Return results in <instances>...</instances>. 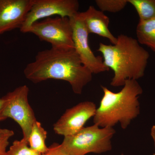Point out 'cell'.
<instances>
[{
    "label": "cell",
    "mask_w": 155,
    "mask_h": 155,
    "mask_svg": "<svg viewBox=\"0 0 155 155\" xmlns=\"http://www.w3.org/2000/svg\"><path fill=\"white\" fill-rule=\"evenodd\" d=\"M89 33L95 34L108 39L111 43L115 45L117 38L111 33L109 28L110 19L104 12L90 6L87 11L79 12Z\"/></svg>",
    "instance_id": "11"
},
{
    "label": "cell",
    "mask_w": 155,
    "mask_h": 155,
    "mask_svg": "<svg viewBox=\"0 0 155 155\" xmlns=\"http://www.w3.org/2000/svg\"><path fill=\"white\" fill-rule=\"evenodd\" d=\"M41 155H67L61 147V144L53 143L49 147L46 152Z\"/></svg>",
    "instance_id": "18"
},
{
    "label": "cell",
    "mask_w": 155,
    "mask_h": 155,
    "mask_svg": "<svg viewBox=\"0 0 155 155\" xmlns=\"http://www.w3.org/2000/svg\"><path fill=\"white\" fill-rule=\"evenodd\" d=\"M4 100L3 97L0 98V121L5 120L2 116V109Z\"/></svg>",
    "instance_id": "19"
},
{
    "label": "cell",
    "mask_w": 155,
    "mask_h": 155,
    "mask_svg": "<svg viewBox=\"0 0 155 155\" xmlns=\"http://www.w3.org/2000/svg\"><path fill=\"white\" fill-rule=\"evenodd\" d=\"M151 136L152 137L154 143V146L155 147V125H153L151 129Z\"/></svg>",
    "instance_id": "20"
},
{
    "label": "cell",
    "mask_w": 155,
    "mask_h": 155,
    "mask_svg": "<svg viewBox=\"0 0 155 155\" xmlns=\"http://www.w3.org/2000/svg\"><path fill=\"white\" fill-rule=\"evenodd\" d=\"M79 12L74 17L69 18L72 27L74 49L84 66L92 74L108 71L110 69L104 64L103 58L95 55L90 47L88 42L89 33Z\"/></svg>",
    "instance_id": "8"
},
{
    "label": "cell",
    "mask_w": 155,
    "mask_h": 155,
    "mask_svg": "<svg viewBox=\"0 0 155 155\" xmlns=\"http://www.w3.org/2000/svg\"><path fill=\"white\" fill-rule=\"evenodd\" d=\"M104 95L93 117L94 123L101 127H114L119 124L125 129L140 113L139 98L143 89L137 80L126 81L123 88L114 92L102 86Z\"/></svg>",
    "instance_id": "3"
},
{
    "label": "cell",
    "mask_w": 155,
    "mask_h": 155,
    "mask_svg": "<svg viewBox=\"0 0 155 155\" xmlns=\"http://www.w3.org/2000/svg\"><path fill=\"white\" fill-rule=\"evenodd\" d=\"M79 8L77 0H33L20 31L22 33H28L35 22L53 16L72 18L79 12Z\"/></svg>",
    "instance_id": "7"
},
{
    "label": "cell",
    "mask_w": 155,
    "mask_h": 155,
    "mask_svg": "<svg viewBox=\"0 0 155 155\" xmlns=\"http://www.w3.org/2000/svg\"><path fill=\"white\" fill-rule=\"evenodd\" d=\"M29 88L22 85L9 92L3 97L2 116L5 119L11 118L22 129L23 138L28 140L34 123L37 121L34 112L28 100Z\"/></svg>",
    "instance_id": "5"
},
{
    "label": "cell",
    "mask_w": 155,
    "mask_h": 155,
    "mask_svg": "<svg viewBox=\"0 0 155 155\" xmlns=\"http://www.w3.org/2000/svg\"><path fill=\"white\" fill-rule=\"evenodd\" d=\"M32 2L33 0H0V35L20 29Z\"/></svg>",
    "instance_id": "10"
},
{
    "label": "cell",
    "mask_w": 155,
    "mask_h": 155,
    "mask_svg": "<svg viewBox=\"0 0 155 155\" xmlns=\"http://www.w3.org/2000/svg\"><path fill=\"white\" fill-rule=\"evenodd\" d=\"M47 137V132L41 123L37 120L34 123L28 138L29 147L41 154L45 153L48 150L46 145Z\"/></svg>",
    "instance_id": "13"
},
{
    "label": "cell",
    "mask_w": 155,
    "mask_h": 155,
    "mask_svg": "<svg viewBox=\"0 0 155 155\" xmlns=\"http://www.w3.org/2000/svg\"><path fill=\"white\" fill-rule=\"evenodd\" d=\"M13 130L0 127V155H7V148L9 140L14 135Z\"/></svg>",
    "instance_id": "17"
},
{
    "label": "cell",
    "mask_w": 155,
    "mask_h": 155,
    "mask_svg": "<svg viewBox=\"0 0 155 155\" xmlns=\"http://www.w3.org/2000/svg\"><path fill=\"white\" fill-rule=\"evenodd\" d=\"M153 155H155V153H154L153 154Z\"/></svg>",
    "instance_id": "22"
},
{
    "label": "cell",
    "mask_w": 155,
    "mask_h": 155,
    "mask_svg": "<svg viewBox=\"0 0 155 155\" xmlns=\"http://www.w3.org/2000/svg\"><path fill=\"white\" fill-rule=\"evenodd\" d=\"M25 78L37 84L53 79L67 81L75 94H81L92 79L74 48L51 47L37 53L33 62L24 69Z\"/></svg>",
    "instance_id": "1"
},
{
    "label": "cell",
    "mask_w": 155,
    "mask_h": 155,
    "mask_svg": "<svg viewBox=\"0 0 155 155\" xmlns=\"http://www.w3.org/2000/svg\"><path fill=\"white\" fill-rule=\"evenodd\" d=\"M137 12L139 21L155 19V0H128Z\"/></svg>",
    "instance_id": "14"
},
{
    "label": "cell",
    "mask_w": 155,
    "mask_h": 155,
    "mask_svg": "<svg viewBox=\"0 0 155 155\" xmlns=\"http://www.w3.org/2000/svg\"><path fill=\"white\" fill-rule=\"evenodd\" d=\"M7 155H41L29 147L27 140H15L7 151Z\"/></svg>",
    "instance_id": "15"
},
{
    "label": "cell",
    "mask_w": 155,
    "mask_h": 155,
    "mask_svg": "<svg viewBox=\"0 0 155 155\" xmlns=\"http://www.w3.org/2000/svg\"><path fill=\"white\" fill-rule=\"evenodd\" d=\"M115 133L114 127H101L94 124L65 137L61 145L67 155L101 154L112 150V139Z\"/></svg>",
    "instance_id": "4"
},
{
    "label": "cell",
    "mask_w": 155,
    "mask_h": 155,
    "mask_svg": "<svg viewBox=\"0 0 155 155\" xmlns=\"http://www.w3.org/2000/svg\"><path fill=\"white\" fill-rule=\"evenodd\" d=\"M28 33L33 34L40 40L49 43L52 47L74 48L72 25L67 17H49L37 21L32 24Z\"/></svg>",
    "instance_id": "6"
},
{
    "label": "cell",
    "mask_w": 155,
    "mask_h": 155,
    "mask_svg": "<svg viewBox=\"0 0 155 155\" xmlns=\"http://www.w3.org/2000/svg\"><path fill=\"white\" fill-rule=\"evenodd\" d=\"M95 3L101 11L116 13L124 9L128 2V0H96Z\"/></svg>",
    "instance_id": "16"
},
{
    "label": "cell",
    "mask_w": 155,
    "mask_h": 155,
    "mask_svg": "<svg viewBox=\"0 0 155 155\" xmlns=\"http://www.w3.org/2000/svg\"><path fill=\"white\" fill-rule=\"evenodd\" d=\"M121 155H124L123 154H121Z\"/></svg>",
    "instance_id": "21"
},
{
    "label": "cell",
    "mask_w": 155,
    "mask_h": 155,
    "mask_svg": "<svg viewBox=\"0 0 155 155\" xmlns=\"http://www.w3.org/2000/svg\"><path fill=\"white\" fill-rule=\"evenodd\" d=\"M137 40L155 52V19L139 21L137 26Z\"/></svg>",
    "instance_id": "12"
},
{
    "label": "cell",
    "mask_w": 155,
    "mask_h": 155,
    "mask_svg": "<svg viewBox=\"0 0 155 155\" xmlns=\"http://www.w3.org/2000/svg\"><path fill=\"white\" fill-rule=\"evenodd\" d=\"M97 109L94 103L86 101L67 109L54 124V131L64 137L74 135L84 127L88 120L94 117Z\"/></svg>",
    "instance_id": "9"
},
{
    "label": "cell",
    "mask_w": 155,
    "mask_h": 155,
    "mask_svg": "<svg viewBox=\"0 0 155 155\" xmlns=\"http://www.w3.org/2000/svg\"><path fill=\"white\" fill-rule=\"evenodd\" d=\"M117 38L115 45L100 43L97 49L104 65L114 72L110 84L115 87L124 86L126 81L143 77L150 58L149 53L136 39L124 35Z\"/></svg>",
    "instance_id": "2"
}]
</instances>
